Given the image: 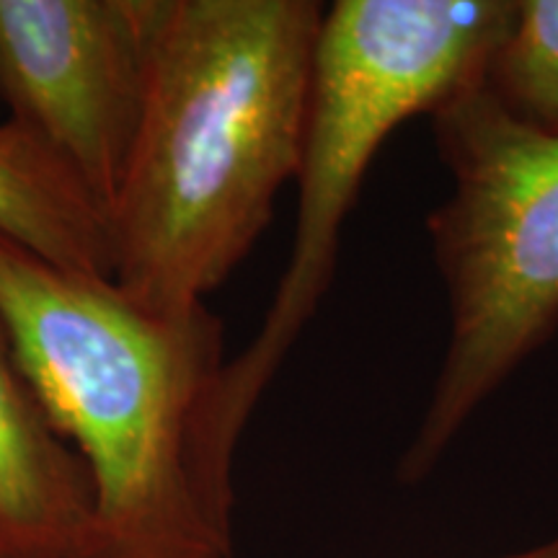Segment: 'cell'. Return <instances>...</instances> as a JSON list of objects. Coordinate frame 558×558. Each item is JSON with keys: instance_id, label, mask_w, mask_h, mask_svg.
<instances>
[{"instance_id": "cell-6", "label": "cell", "mask_w": 558, "mask_h": 558, "mask_svg": "<svg viewBox=\"0 0 558 558\" xmlns=\"http://www.w3.org/2000/svg\"><path fill=\"white\" fill-rule=\"evenodd\" d=\"M90 522L86 465L54 429L0 316V558H81Z\"/></svg>"}, {"instance_id": "cell-2", "label": "cell", "mask_w": 558, "mask_h": 558, "mask_svg": "<svg viewBox=\"0 0 558 558\" xmlns=\"http://www.w3.org/2000/svg\"><path fill=\"white\" fill-rule=\"evenodd\" d=\"M318 0H163L148 101L111 202V279L137 303H205L298 179Z\"/></svg>"}, {"instance_id": "cell-4", "label": "cell", "mask_w": 558, "mask_h": 558, "mask_svg": "<svg viewBox=\"0 0 558 558\" xmlns=\"http://www.w3.org/2000/svg\"><path fill=\"white\" fill-rule=\"evenodd\" d=\"M450 192L427 215L450 333L399 481L422 484L481 407L558 331V135L509 120L478 83L429 111Z\"/></svg>"}, {"instance_id": "cell-3", "label": "cell", "mask_w": 558, "mask_h": 558, "mask_svg": "<svg viewBox=\"0 0 558 558\" xmlns=\"http://www.w3.org/2000/svg\"><path fill=\"white\" fill-rule=\"evenodd\" d=\"M514 0H337L320 24L308 130L298 171L290 262L262 329L228 360L220 418L239 448L337 271L341 228L383 143L481 81Z\"/></svg>"}, {"instance_id": "cell-9", "label": "cell", "mask_w": 558, "mask_h": 558, "mask_svg": "<svg viewBox=\"0 0 558 558\" xmlns=\"http://www.w3.org/2000/svg\"><path fill=\"white\" fill-rule=\"evenodd\" d=\"M499 558H558V535L546 543H538V546H533V548L514 550V554H507Z\"/></svg>"}, {"instance_id": "cell-5", "label": "cell", "mask_w": 558, "mask_h": 558, "mask_svg": "<svg viewBox=\"0 0 558 558\" xmlns=\"http://www.w3.org/2000/svg\"><path fill=\"white\" fill-rule=\"evenodd\" d=\"M163 0H0V104L107 209L148 101Z\"/></svg>"}, {"instance_id": "cell-8", "label": "cell", "mask_w": 558, "mask_h": 558, "mask_svg": "<svg viewBox=\"0 0 558 558\" xmlns=\"http://www.w3.org/2000/svg\"><path fill=\"white\" fill-rule=\"evenodd\" d=\"M481 88L509 120L558 135V0H514Z\"/></svg>"}, {"instance_id": "cell-1", "label": "cell", "mask_w": 558, "mask_h": 558, "mask_svg": "<svg viewBox=\"0 0 558 558\" xmlns=\"http://www.w3.org/2000/svg\"><path fill=\"white\" fill-rule=\"evenodd\" d=\"M0 316L54 429L86 465L81 558H233V458L220 418L226 324L158 311L0 233Z\"/></svg>"}, {"instance_id": "cell-7", "label": "cell", "mask_w": 558, "mask_h": 558, "mask_svg": "<svg viewBox=\"0 0 558 558\" xmlns=\"http://www.w3.org/2000/svg\"><path fill=\"white\" fill-rule=\"evenodd\" d=\"M0 233L54 267L111 279L107 209L24 124L0 122Z\"/></svg>"}]
</instances>
